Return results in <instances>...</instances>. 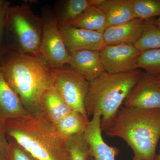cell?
<instances>
[{"mask_svg": "<svg viewBox=\"0 0 160 160\" xmlns=\"http://www.w3.org/2000/svg\"><path fill=\"white\" fill-rule=\"evenodd\" d=\"M0 66L6 81L19 97L29 113L41 111V100L51 87L52 70L40 54L30 55L9 51Z\"/></svg>", "mask_w": 160, "mask_h": 160, "instance_id": "1", "label": "cell"}, {"mask_svg": "<svg viewBox=\"0 0 160 160\" xmlns=\"http://www.w3.org/2000/svg\"><path fill=\"white\" fill-rule=\"evenodd\" d=\"M11 138L38 160H71L66 139L42 112L29 113L22 119L5 122Z\"/></svg>", "mask_w": 160, "mask_h": 160, "instance_id": "2", "label": "cell"}, {"mask_svg": "<svg viewBox=\"0 0 160 160\" xmlns=\"http://www.w3.org/2000/svg\"><path fill=\"white\" fill-rule=\"evenodd\" d=\"M103 131L108 136L124 140L134 157L154 160L160 138V109L121 107Z\"/></svg>", "mask_w": 160, "mask_h": 160, "instance_id": "3", "label": "cell"}, {"mask_svg": "<svg viewBox=\"0 0 160 160\" xmlns=\"http://www.w3.org/2000/svg\"><path fill=\"white\" fill-rule=\"evenodd\" d=\"M142 74L138 69L118 73L106 72L89 82L85 109L88 117L97 113L101 115L102 131L115 116Z\"/></svg>", "mask_w": 160, "mask_h": 160, "instance_id": "4", "label": "cell"}, {"mask_svg": "<svg viewBox=\"0 0 160 160\" xmlns=\"http://www.w3.org/2000/svg\"><path fill=\"white\" fill-rule=\"evenodd\" d=\"M42 29V19L32 11L30 5L10 6L6 27L9 51L30 55L39 54Z\"/></svg>", "mask_w": 160, "mask_h": 160, "instance_id": "5", "label": "cell"}, {"mask_svg": "<svg viewBox=\"0 0 160 160\" xmlns=\"http://www.w3.org/2000/svg\"><path fill=\"white\" fill-rule=\"evenodd\" d=\"M42 33L39 54L51 69L63 68L69 64L70 55L66 49L57 21L49 6L42 9Z\"/></svg>", "mask_w": 160, "mask_h": 160, "instance_id": "6", "label": "cell"}, {"mask_svg": "<svg viewBox=\"0 0 160 160\" xmlns=\"http://www.w3.org/2000/svg\"><path fill=\"white\" fill-rule=\"evenodd\" d=\"M52 70V87L72 110L81 112L88 118L85 101L89 91V82L71 68L63 67Z\"/></svg>", "mask_w": 160, "mask_h": 160, "instance_id": "7", "label": "cell"}, {"mask_svg": "<svg viewBox=\"0 0 160 160\" xmlns=\"http://www.w3.org/2000/svg\"><path fill=\"white\" fill-rule=\"evenodd\" d=\"M142 52L131 44L106 45L99 51L106 72L118 73L138 69V62Z\"/></svg>", "mask_w": 160, "mask_h": 160, "instance_id": "8", "label": "cell"}, {"mask_svg": "<svg viewBox=\"0 0 160 160\" xmlns=\"http://www.w3.org/2000/svg\"><path fill=\"white\" fill-rule=\"evenodd\" d=\"M125 107L138 109H160V87L152 76L142 74L123 103Z\"/></svg>", "mask_w": 160, "mask_h": 160, "instance_id": "9", "label": "cell"}, {"mask_svg": "<svg viewBox=\"0 0 160 160\" xmlns=\"http://www.w3.org/2000/svg\"><path fill=\"white\" fill-rule=\"evenodd\" d=\"M59 27L69 54L80 50L100 51L106 46L103 33L69 25Z\"/></svg>", "mask_w": 160, "mask_h": 160, "instance_id": "10", "label": "cell"}, {"mask_svg": "<svg viewBox=\"0 0 160 160\" xmlns=\"http://www.w3.org/2000/svg\"><path fill=\"white\" fill-rule=\"evenodd\" d=\"M101 118V114L93 115L84 132L89 146V157L93 160H115L119 150L116 147L109 146L103 139Z\"/></svg>", "mask_w": 160, "mask_h": 160, "instance_id": "11", "label": "cell"}, {"mask_svg": "<svg viewBox=\"0 0 160 160\" xmlns=\"http://www.w3.org/2000/svg\"><path fill=\"white\" fill-rule=\"evenodd\" d=\"M148 20L135 18L122 25L106 28L103 33L106 45H134L143 34Z\"/></svg>", "mask_w": 160, "mask_h": 160, "instance_id": "12", "label": "cell"}, {"mask_svg": "<svg viewBox=\"0 0 160 160\" xmlns=\"http://www.w3.org/2000/svg\"><path fill=\"white\" fill-rule=\"evenodd\" d=\"M69 65L72 70L90 82L106 72L99 51L84 50L70 53Z\"/></svg>", "mask_w": 160, "mask_h": 160, "instance_id": "13", "label": "cell"}, {"mask_svg": "<svg viewBox=\"0 0 160 160\" xmlns=\"http://www.w3.org/2000/svg\"><path fill=\"white\" fill-rule=\"evenodd\" d=\"M29 113L19 97L9 86L0 66V121L5 123L12 119H22Z\"/></svg>", "mask_w": 160, "mask_h": 160, "instance_id": "14", "label": "cell"}, {"mask_svg": "<svg viewBox=\"0 0 160 160\" xmlns=\"http://www.w3.org/2000/svg\"><path fill=\"white\" fill-rule=\"evenodd\" d=\"M94 5L106 15V28L122 25L136 18L132 0H97Z\"/></svg>", "mask_w": 160, "mask_h": 160, "instance_id": "15", "label": "cell"}, {"mask_svg": "<svg viewBox=\"0 0 160 160\" xmlns=\"http://www.w3.org/2000/svg\"><path fill=\"white\" fill-rule=\"evenodd\" d=\"M97 0H66L56 2L52 10L59 26L67 25L77 18Z\"/></svg>", "mask_w": 160, "mask_h": 160, "instance_id": "16", "label": "cell"}, {"mask_svg": "<svg viewBox=\"0 0 160 160\" xmlns=\"http://www.w3.org/2000/svg\"><path fill=\"white\" fill-rule=\"evenodd\" d=\"M41 107V111L53 124H56L72 111L52 86L43 94Z\"/></svg>", "mask_w": 160, "mask_h": 160, "instance_id": "17", "label": "cell"}, {"mask_svg": "<svg viewBox=\"0 0 160 160\" xmlns=\"http://www.w3.org/2000/svg\"><path fill=\"white\" fill-rule=\"evenodd\" d=\"M67 25L103 33L107 27V19L104 12L94 5Z\"/></svg>", "mask_w": 160, "mask_h": 160, "instance_id": "18", "label": "cell"}, {"mask_svg": "<svg viewBox=\"0 0 160 160\" xmlns=\"http://www.w3.org/2000/svg\"><path fill=\"white\" fill-rule=\"evenodd\" d=\"M89 122L81 112L72 110L54 125L61 136L66 139L73 135L84 133Z\"/></svg>", "mask_w": 160, "mask_h": 160, "instance_id": "19", "label": "cell"}, {"mask_svg": "<svg viewBox=\"0 0 160 160\" xmlns=\"http://www.w3.org/2000/svg\"><path fill=\"white\" fill-rule=\"evenodd\" d=\"M134 46L141 52L160 49V27L148 20L143 34Z\"/></svg>", "mask_w": 160, "mask_h": 160, "instance_id": "20", "label": "cell"}, {"mask_svg": "<svg viewBox=\"0 0 160 160\" xmlns=\"http://www.w3.org/2000/svg\"><path fill=\"white\" fill-rule=\"evenodd\" d=\"M71 160H88L89 147L84 133L73 135L66 139Z\"/></svg>", "mask_w": 160, "mask_h": 160, "instance_id": "21", "label": "cell"}, {"mask_svg": "<svg viewBox=\"0 0 160 160\" xmlns=\"http://www.w3.org/2000/svg\"><path fill=\"white\" fill-rule=\"evenodd\" d=\"M135 17L149 20L160 16V0H132Z\"/></svg>", "mask_w": 160, "mask_h": 160, "instance_id": "22", "label": "cell"}, {"mask_svg": "<svg viewBox=\"0 0 160 160\" xmlns=\"http://www.w3.org/2000/svg\"><path fill=\"white\" fill-rule=\"evenodd\" d=\"M138 68L144 69L152 76H160V49L142 52L138 60Z\"/></svg>", "mask_w": 160, "mask_h": 160, "instance_id": "23", "label": "cell"}, {"mask_svg": "<svg viewBox=\"0 0 160 160\" xmlns=\"http://www.w3.org/2000/svg\"><path fill=\"white\" fill-rule=\"evenodd\" d=\"M10 6L9 2L0 1V62L9 52L6 42V27L7 11Z\"/></svg>", "mask_w": 160, "mask_h": 160, "instance_id": "24", "label": "cell"}, {"mask_svg": "<svg viewBox=\"0 0 160 160\" xmlns=\"http://www.w3.org/2000/svg\"><path fill=\"white\" fill-rule=\"evenodd\" d=\"M8 140L9 145L8 160H38L14 140L9 138Z\"/></svg>", "mask_w": 160, "mask_h": 160, "instance_id": "25", "label": "cell"}, {"mask_svg": "<svg viewBox=\"0 0 160 160\" xmlns=\"http://www.w3.org/2000/svg\"><path fill=\"white\" fill-rule=\"evenodd\" d=\"M9 146L5 123L0 121V160H8Z\"/></svg>", "mask_w": 160, "mask_h": 160, "instance_id": "26", "label": "cell"}, {"mask_svg": "<svg viewBox=\"0 0 160 160\" xmlns=\"http://www.w3.org/2000/svg\"><path fill=\"white\" fill-rule=\"evenodd\" d=\"M152 22L156 26L160 27V16L156 20H152Z\"/></svg>", "mask_w": 160, "mask_h": 160, "instance_id": "27", "label": "cell"}, {"mask_svg": "<svg viewBox=\"0 0 160 160\" xmlns=\"http://www.w3.org/2000/svg\"><path fill=\"white\" fill-rule=\"evenodd\" d=\"M152 78L154 82L160 87V76L152 77Z\"/></svg>", "mask_w": 160, "mask_h": 160, "instance_id": "28", "label": "cell"}, {"mask_svg": "<svg viewBox=\"0 0 160 160\" xmlns=\"http://www.w3.org/2000/svg\"><path fill=\"white\" fill-rule=\"evenodd\" d=\"M154 160H160V150L159 153L157 156H155Z\"/></svg>", "mask_w": 160, "mask_h": 160, "instance_id": "29", "label": "cell"}, {"mask_svg": "<svg viewBox=\"0 0 160 160\" xmlns=\"http://www.w3.org/2000/svg\"><path fill=\"white\" fill-rule=\"evenodd\" d=\"M133 160H144L138 158L134 157V158H133Z\"/></svg>", "mask_w": 160, "mask_h": 160, "instance_id": "30", "label": "cell"}, {"mask_svg": "<svg viewBox=\"0 0 160 160\" xmlns=\"http://www.w3.org/2000/svg\"><path fill=\"white\" fill-rule=\"evenodd\" d=\"M88 160H93V159H92V158L91 157H89V159H88Z\"/></svg>", "mask_w": 160, "mask_h": 160, "instance_id": "31", "label": "cell"}]
</instances>
